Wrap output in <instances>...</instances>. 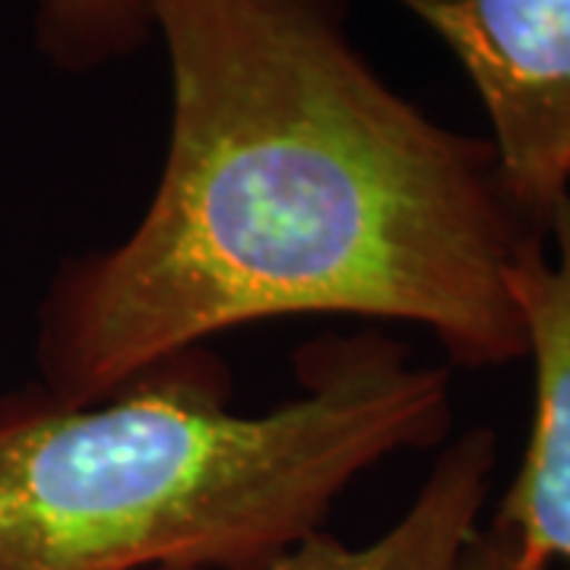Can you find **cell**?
<instances>
[{"instance_id":"obj_5","label":"cell","mask_w":570,"mask_h":570,"mask_svg":"<svg viewBox=\"0 0 570 570\" xmlns=\"http://www.w3.org/2000/svg\"><path fill=\"white\" fill-rule=\"evenodd\" d=\"M494 466L498 434L491 428H469L444 448L406 513L377 539L346 546L314 532L292 549L235 570H463L469 542L482 530Z\"/></svg>"},{"instance_id":"obj_1","label":"cell","mask_w":570,"mask_h":570,"mask_svg":"<svg viewBox=\"0 0 570 570\" xmlns=\"http://www.w3.org/2000/svg\"><path fill=\"white\" fill-rule=\"evenodd\" d=\"M171 67L156 190L39 321L45 400L86 406L232 326L348 314L453 365L527 358L520 273L549 245L489 140L381 80L321 0H149Z\"/></svg>"},{"instance_id":"obj_4","label":"cell","mask_w":570,"mask_h":570,"mask_svg":"<svg viewBox=\"0 0 570 570\" xmlns=\"http://www.w3.org/2000/svg\"><path fill=\"white\" fill-rule=\"evenodd\" d=\"M527 358L535 371V406L517 475L485 530L520 564H570V194L542 247L520 273Z\"/></svg>"},{"instance_id":"obj_7","label":"cell","mask_w":570,"mask_h":570,"mask_svg":"<svg viewBox=\"0 0 570 570\" xmlns=\"http://www.w3.org/2000/svg\"><path fill=\"white\" fill-rule=\"evenodd\" d=\"M463 570H530L527 564L517 561V554L494 539L485 527L475 532V539L469 542L466 558H463Z\"/></svg>"},{"instance_id":"obj_6","label":"cell","mask_w":570,"mask_h":570,"mask_svg":"<svg viewBox=\"0 0 570 570\" xmlns=\"http://www.w3.org/2000/svg\"><path fill=\"white\" fill-rule=\"evenodd\" d=\"M153 36L149 0H39V51L67 73L137 55Z\"/></svg>"},{"instance_id":"obj_3","label":"cell","mask_w":570,"mask_h":570,"mask_svg":"<svg viewBox=\"0 0 570 570\" xmlns=\"http://www.w3.org/2000/svg\"><path fill=\"white\" fill-rule=\"evenodd\" d=\"M448 41L523 219L549 238L570 194V0H396Z\"/></svg>"},{"instance_id":"obj_2","label":"cell","mask_w":570,"mask_h":570,"mask_svg":"<svg viewBox=\"0 0 570 570\" xmlns=\"http://www.w3.org/2000/svg\"><path fill=\"white\" fill-rule=\"evenodd\" d=\"M194 352L99 403L0 409V570L247 568L453 422L450 367L381 333L311 352L305 390L261 415Z\"/></svg>"}]
</instances>
